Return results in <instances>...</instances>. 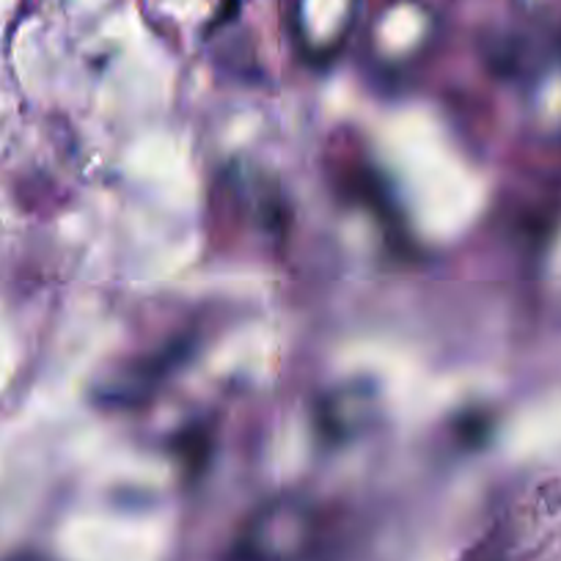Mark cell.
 <instances>
[{"label": "cell", "instance_id": "1", "mask_svg": "<svg viewBox=\"0 0 561 561\" xmlns=\"http://www.w3.org/2000/svg\"><path fill=\"white\" fill-rule=\"evenodd\" d=\"M9 561H50L47 556H39V553H20V556H12Z\"/></svg>", "mask_w": 561, "mask_h": 561}]
</instances>
